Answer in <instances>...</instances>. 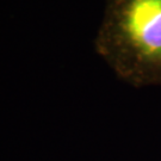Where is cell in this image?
<instances>
[{"mask_svg":"<svg viewBox=\"0 0 161 161\" xmlns=\"http://www.w3.org/2000/svg\"><path fill=\"white\" fill-rule=\"evenodd\" d=\"M94 46L121 80L161 87V0H108Z\"/></svg>","mask_w":161,"mask_h":161,"instance_id":"6da1fadb","label":"cell"}]
</instances>
